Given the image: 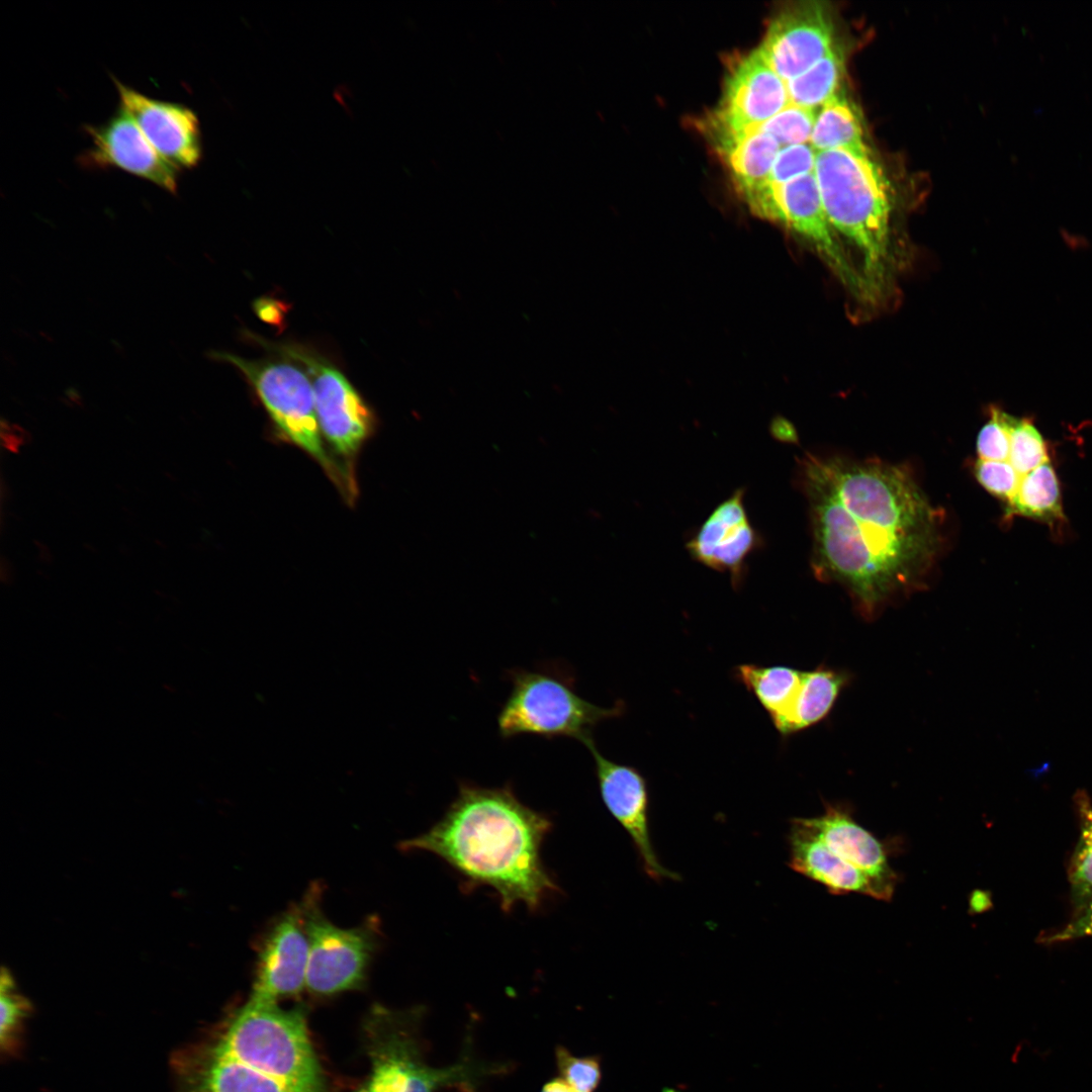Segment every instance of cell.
<instances>
[{
    "label": "cell",
    "instance_id": "2e32d148",
    "mask_svg": "<svg viewBox=\"0 0 1092 1092\" xmlns=\"http://www.w3.org/2000/svg\"><path fill=\"white\" fill-rule=\"evenodd\" d=\"M760 535L749 521L744 489H736L719 504L689 539L690 555L703 565L728 572L738 588L744 578L746 559L762 544Z\"/></svg>",
    "mask_w": 1092,
    "mask_h": 1092
},
{
    "label": "cell",
    "instance_id": "7a4b0ae2",
    "mask_svg": "<svg viewBox=\"0 0 1092 1092\" xmlns=\"http://www.w3.org/2000/svg\"><path fill=\"white\" fill-rule=\"evenodd\" d=\"M551 826L549 818L522 803L510 785L461 784L444 816L399 847L434 853L467 883L492 888L505 911L518 903L534 910L557 890L541 857Z\"/></svg>",
    "mask_w": 1092,
    "mask_h": 1092
},
{
    "label": "cell",
    "instance_id": "ffe728a7",
    "mask_svg": "<svg viewBox=\"0 0 1092 1092\" xmlns=\"http://www.w3.org/2000/svg\"><path fill=\"white\" fill-rule=\"evenodd\" d=\"M788 842V864L793 871L823 885L831 894L857 893L879 900L871 879L832 852L808 818L791 820Z\"/></svg>",
    "mask_w": 1092,
    "mask_h": 1092
},
{
    "label": "cell",
    "instance_id": "8d00e7d4",
    "mask_svg": "<svg viewBox=\"0 0 1092 1092\" xmlns=\"http://www.w3.org/2000/svg\"><path fill=\"white\" fill-rule=\"evenodd\" d=\"M541 1092H577V1091L573 1087H571L564 1079L559 1077V1078H554L551 1081L547 1082L542 1087Z\"/></svg>",
    "mask_w": 1092,
    "mask_h": 1092
},
{
    "label": "cell",
    "instance_id": "4dcf8cb0",
    "mask_svg": "<svg viewBox=\"0 0 1092 1092\" xmlns=\"http://www.w3.org/2000/svg\"><path fill=\"white\" fill-rule=\"evenodd\" d=\"M973 474L980 485L1007 506L1014 497L1021 475L1008 461L976 459Z\"/></svg>",
    "mask_w": 1092,
    "mask_h": 1092
},
{
    "label": "cell",
    "instance_id": "484cf974",
    "mask_svg": "<svg viewBox=\"0 0 1092 1092\" xmlns=\"http://www.w3.org/2000/svg\"><path fill=\"white\" fill-rule=\"evenodd\" d=\"M843 69V57L833 48L803 74L786 83L790 103L819 109L839 94Z\"/></svg>",
    "mask_w": 1092,
    "mask_h": 1092
},
{
    "label": "cell",
    "instance_id": "f546056e",
    "mask_svg": "<svg viewBox=\"0 0 1092 1092\" xmlns=\"http://www.w3.org/2000/svg\"><path fill=\"white\" fill-rule=\"evenodd\" d=\"M0 990V1045L2 1053L9 1054L16 1048L22 1024L31 1008L29 1002L16 991L13 978L6 970L1 974Z\"/></svg>",
    "mask_w": 1092,
    "mask_h": 1092
},
{
    "label": "cell",
    "instance_id": "52a82bcc",
    "mask_svg": "<svg viewBox=\"0 0 1092 1092\" xmlns=\"http://www.w3.org/2000/svg\"><path fill=\"white\" fill-rule=\"evenodd\" d=\"M512 690L497 716L502 737L534 734L545 738L570 737L585 746L602 721L621 715L623 704L612 708L594 705L577 695L574 678L559 668L515 669L509 672Z\"/></svg>",
    "mask_w": 1092,
    "mask_h": 1092
},
{
    "label": "cell",
    "instance_id": "8fae6325",
    "mask_svg": "<svg viewBox=\"0 0 1092 1092\" xmlns=\"http://www.w3.org/2000/svg\"><path fill=\"white\" fill-rule=\"evenodd\" d=\"M171 1092H302L224 1046L211 1032L174 1052Z\"/></svg>",
    "mask_w": 1092,
    "mask_h": 1092
},
{
    "label": "cell",
    "instance_id": "8992f818",
    "mask_svg": "<svg viewBox=\"0 0 1092 1092\" xmlns=\"http://www.w3.org/2000/svg\"><path fill=\"white\" fill-rule=\"evenodd\" d=\"M229 1050L263 1066L302 1092H326L322 1067L301 1008L249 998L210 1030Z\"/></svg>",
    "mask_w": 1092,
    "mask_h": 1092
},
{
    "label": "cell",
    "instance_id": "e575fe53",
    "mask_svg": "<svg viewBox=\"0 0 1092 1092\" xmlns=\"http://www.w3.org/2000/svg\"><path fill=\"white\" fill-rule=\"evenodd\" d=\"M1085 936H1092V898L1078 911L1072 920L1062 929L1039 937L1042 943L1068 941Z\"/></svg>",
    "mask_w": 1092,
    "mask_h": 1092
},
{
    "label": "cell",
    "instance_id": "f1b7e54d",
    "mask_svg": "<svg viewBox=\"0 0 1092 1092\" xmlns=\"http://www.w3.org/2000/svg\"><path fill=\"white\" fill-rule=\"evenodd\" d=\"M817 110L790 103L778 114L753 128L771 135L781 148L810 143Z\"/></svg>",
    "mask_w": 1092,
    "mask_h": 1092
},
{
    "label": "cell",
    "instance_id": "d6986e66",
    "mask_svg": "<svg viewBox=\"0 0 1092 1092\" xmlns=\"http://www.w3.org/2000/svg\"><path fill=\"white\" fill-rule=\"evenodd\" d=\"M808 821L832 852L871 879L879 900H891L898 875L889 862V847L855 822L849 807L826 803L823 814Z\"/></svg>",
    "mask_w": 1092,
    "mask_h": 1092
},
{
    "label": "cell",
    "instance_id": "4316f807",
    "mask_svg": "<svg viewBox=\"0 0 1092 1092\" xmlns=\"http://www.w3.org/2000/svg\"><path fill=\"white\" fill-rule=\"evenodd\" d=\"M1075 804L1080 836L1068 868L1074 912L1092 898V803L1084 791H1078Z\"/></svg>",
    "mask_w": 1092,
    "mask_h": 1092
},
{
    "label": "cell",
    "instance_id": "836d02e7",
    "mask_svg": "<svg viewBox=\"0 0 1092 1092\" xmlns=\"http://www.w3.org/2000/svg\"><path fill=\"white\" fill-rule=\"evenodd\" d=\"M816 155L810 143L781 148L768 174V181L784 184L813 173Z\"/></svg>",
    "mask_w": 1092,
    "mask_h": 1092
},
{
    "label": "cell",
    "instance_id": "cb8c5ba5",
    "mask_svg": "<svg viewBox=\"0 0 1092 1092\" xmlns=\"http://www.w3.org/2000/svg\"><path fill=\"white\" fill-rule=\"evenodd\" d=\"M803 671L789 666L741 664L735 677L761 704L774 724L790 710L801 686Z\"/></svg>",
    "mask_w": 1092,
    "mask_h": 1092
},
{
    "label": "cell",
    "instance_id": "5bb4252c",
    "mask_svg": "<svg viewBox=\"0 0 1092 1092\" xmlns=\"http://www.w3.org/2000/svg\"><path fill=\"white\" fill-rule=\"evenodd\" d=\"M602 800L620 825L629 834L641 868L651 880H677L678 876L659 861L651 842L649 830V798L643 776L634 767L606 758L589 742Z\"/></svg>",
    "mask_w": 1092,
    "mask_h": 1092
},
{
    "label": "cell",
    "instance_id": "4fadbf2b",
    "mask_svg": "<svg viewBox=\"0 0 1092 1092\" xmlns=\"http://www.w3.org/2000/svg\"><path fill=\"white\" fill-rule=\"evenodd\" d=\"M309 939L300 904L271 923L259 941L251 999L276 1002L299 994L306 984Z\"/></svg>",
    "mask_w": 1092,
    "mask_h": 1092
},
{
    "label": "cell",
    "instance_id": "d590c367",
    "mask_svg": "<svg viewBox=\"0 0 1092 1092\" xmlns=\"http://www.w3.org/2000/svg\"><path fill=\"white\" fill-rule=\"evenodd\" d=\"M253 306L258 317L270 325H281L287 308L283 302L270 297L258 298Z\"/></svg>",
    "mask_w": 1092,
    "mask_h": 1092
},
{
    "label": "cell",
    "instance_id": "83f0119b",
    "mask_svg": "<svg viewBox=\"0 0 1092 1092\" xmlns=\"http://www.w3.org/2000/svg\"><path fill=\"white\" fill-rule=\"evenodd\" d=\"M1021 476L1050 462L1043 437L1028 419L1009 418V453L1007 460Z\"/></svg>",
    "mask_w": 1092,
    "mask_h": 1092
},
{
    "label": "cell",
    "instance_id": "e0dca14e",
    "mask_svg": "<svg viewBox=\"0 0 1092 1092\" xmlns=\"http://www.w3.org/2000/svg\"><path fill=\"white\" fill-rule=\"evenodd\" d=\"M789 104L786 82L755 50L741 58L730 71L721 104L710 118L734 132H744L771 118Z\"/></svg>",
    "mask_w": 1092,
    "mask_h": 1092
},
{
    "label": "cell",
    "instance_id": "44dd1931",
    "mask_svg": "<svg viewBox=\"0 0 1092 1092\" xmlns=\"http://www.w3.org/2000/svg\"><path fill=\"white\" fill-rule=\"evenodd\" d=\"M708 134L726 161L741 193L767 179L781 150L771 135L755 128L744 132L711 128Z\"/></svg>",
    "mask_w": 1092,
    "mask_h": 1092
},
{
    "label": "cell",
    "instance_id": "7c38bea8",
    "mask_svg": "<svg viewBox=\"0 0 1092 1092\" xmlns=\"http://www.w3.org/2000/svg\"><path fill=\"white\" fill-rule=\"evenodd\" d=\"M833 49V22L825 4L805 1L778 14L759 48L762 60L786 83Z\"/></svg>",
    "mask_w": 1092,
    "mask_h": 1092
},
{
    "label": "cell",
    "instance_id": "603a6c76",
    "mask_svg": "<svg viewBox=\"0 0 1092 1092\" xmlns=\"http://www.w3.org/2000/svg\"><path fill=\"white\" fill-rule=\"evenodd\" d=\"M1030 518L1048 525L1065 520L1061 488L1052 464L1046 462L1021 477L1012 500L1005 506V518Z\"/></svg>",
    "mask_w": 1092,
    "mask_h": 1092
},
{
    "label": "cell",
    "instance_id": "9a60e30c",
    "mask_svg": "<svg viewBox=\"0 0 1092 1092\" xmlns=\"http://www.w3.org/2000/svg\"><path fill=\"white\" fill-rule=\"evenodd\" d=\"M86 130L91 147L81 157L83 165L121 169L173 194L177 192L179 170L158 153L122 106L104 123L89 125Z\"/></svg>",
    "mask_w": 1092,
    "mask_h": 1092
},
{
    "label": "cell",
    "instance_id": "1f68e13d",
    "mask_svg": "<svg viewBox=\"0 0 1092 1092\" xmlns=\"http://www.w3.org/2000/svg\"><path fill=\"white\" fill-rule=\"evenodd\" d=\"M1010 415L992 406L989 420L981 428L977 441V459L1006 461L1009 453Z\"/></svg>",
    "mask_w": 1092,
    "mask_h": 1092
},
{
    "label": "cell",
    "instance_id": "9c48e42d",
    "mask_svg": "<svg viewBox=\"0 0 1092 1092\" xmlns=\"http://www.w3.org/2000/svg\"><path fill=\"white\" fill-rule=\"evenodd\" d=\"M320 890L315 885L299 902L309 939L305 988L316 996L360 989L380 944L379 923L371 917L351 928L335 925L323 912Z\"/></svg>",
    "mask_w": 1092,
    "mask_h": 1092
},
{
    "label": "cell",
    "instance_id": "7402d4cb",
    "mask_svg": "<svg viewBox=\"0 0 1092 1092\" xmlns=\"http://www.w3.org/2000/svg\"><path fill=\"white\" fill-rule=\"evenodd\" d=\"M847 680L845 673L823 666L803 672L795 701L776 728L788 735L817 724L830 713Z\"/></svg>",
    "mask_w": 1092,
    "mask_h": 1092
},
{
    "label": "cell",
    "instance_id": "d6a6232c",
    "mask_svg": "<svg viewBox=\"0 0 1092 1092\" xmlns=\"http://www.w3.org/2000/svg\"><path fill=\"white\" fill-rule=\"evenodd\" d=\"M555 1060L561 1078L577 1092H595L598 1088L602 1078L598 1058L575 1057L559 1045L555 1050Z\"/></svg>",
    "mask_w": 1092,
    "mask_h": 1092
},
{
    "label": "cell",
    "instance_id": "d4e9b609",
    "mask_svg": "<svg viewBox=\"0 0 1092 1092\" xmlns=\"http://www.w3.org/2000/svg\"><path fill=\"white\" fill-rule=\"evenodd\" d=\"M810 144L818 152L844 149L871 153L860 120L848 100L837 94L817 110Z\"/></svg>",
    "mask_w": 1092,
    "mask_h": 1092
},
{
    "label": "cell",
    "instance_id": "30bf717a",
    "mask_svg": "<svg viewBox=\"0 0 1092 1092\" xmlns=\"http://www.w3.org/2000/svg\"><path fill=\"white\" fill-rule=\"evenodd\" d=\"M742 195L756 215L807 239L845 286L869 297L862 275L849 262L827 218L814 172L784 184L766 179Z\"/></svg>",
    "mask_w": 1092,
    "mask_h": 1092
},
{
    "label": "cell",
    "instance_id": "ba28073f",
    "mask_svg": "<svg viewBox=\"0 0 1092 1092\" xmlns=\"http://www.w3.org/2000/svg\"><path fill=\"white\" fill-rule=\"evenodd\" d=\"M248 338L304 370L311 383L322 435L341 457L349 478L357 484V457L376 426L370 406L348 378L315 350L294 342H272L251 332Z\"/></svg>",
    "mask_w": 1092,
    "mask_h": 1092
},
{
    "label": "cell",
    "instance_id": "5b68a950",
    "mask_svg": "<svg viewBox=\"0 0 1092 1092\" xmlns=\"http://www.w3.org/2000/svg\"><path fill=\"white\" fill-rule=\"evenodd\" d=\"M207 354L213 360L233 365L244 375L266 410L278 437L312 458L348 504H354L357 486L325 446L311 383L304 370L278 356L246 359L224 351Z\"/></svg>",
    "mask_w": 1092,
    "mask_h": 1092
},
{
    "label": "cell",
    "instance_id": "3957f363",
    "mask_svg": "<svg viewBox=\"0 0 1092 1092\" xmlns=\"http://www.w3.org/2000/svg\"><path fill=\"white\" fill-rule=\"evenodd\" d=\"M814 175L827 218L861 257L869 298L883 284L890 261V186L872 153L818 152Z\"/></svg>",
    "mask_w": 1092,
    "mask_h": 1092
},
{
    "label": "cell",
    "instance_id": "277c9868",
    "mask_svg": "<svg viewBox=\"0 0 1092 1092\" xmlns=\"http://www.w3.org/2000/svg\"><path fill=\"white\" fill-rule=\"evenodd\" d=\"M420 1009L394 1010L374 1005L363 1024L370 1074L356 1092H437L446 1087L474 1090L480 1081L500 1071L465 1058L451 1066H429L422 1051Z\"/></svg>",
    "mask_w": 1092,
    "mask_h": 1092
},
{
    "label": "cell",
    "instance_id": "74e56055",
    "mask_svg": "<svg viewBox=\"0 0 1092 1092\" xmlns=\"http://www.w3.org/2000/svg\"><path fill=\"white\" fill-rule=\"evenodd\" d=\"M990 905L991 904L989 898L987 897V894L985 892L976 891L972 894L970 906L975 912H982L987 909V906Z\"/></svg>",
    "mask_w": 1092,
    "mask_h": 1092
},
{
    "label": "cell",
    "instance_id": "6da1fadb",
    "mask_svg": "<svg viewBox=\"0 0 1092 1092\" xmlns=\"http://www.w3.org/2000/svg\"><path fill=\"white\" fill-rule=\"evenodd\" d=\"M796 479L819 580L844 587L866 617L922 586L941 549L943 516L908 468L807 453Z\"/></svg>",
    "mask_w": 1092,
    "mask_h": 1092
},
{
    "label": "cell",
    "instance_id": "ac0fdd59",
    "mask_svg": "<svg viewBox=\"0 0 1092 1092\" xmlns=\"http://www.w3.org/2000/svg\"><path fill=\"white\" fill-rule=\"evenodd\" d=\"M120 106L133 118L158 153L178 170L201 160L202 141L197 115L187 106L151 98L114 80Z\"/></svg>",
    "mask_w": 1092,
    "mask_h": 1092
}]
</instances>
